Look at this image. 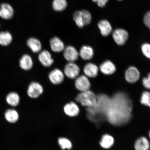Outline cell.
I'll use <instances>...</instances> for the list:
<instances>
[{"label":"cell","mask_w":150,"mask_h":150,"mask_svg":"<svg viewBox=\"0 0 150 150\" xmlns=\"http://www.w3.org/2000/svg\"><path fill=\"white\" fill-rule=\"evenodd\" d=\"M114 97L110 100L106 116L110 123L120 126L130 119L131 105L130 100L123 93L117 94Z\"/></svg>","instance_id":"6da1fadb"},{"label":"cell","mask_w":150,"mask_h":150,"mask_svg":"<svg viewBox=\"0 0 150 150\" xmlns=\"http://www.w3.org/2000/svg\"><path fill=\"white\" fill-rule=\"evenodd\" d=\"M76 102L86 108L95 106L97 102V97L93 91H88L80 92L75 97Z\"/></svg>","instance_id":"7a4b0ae2"},{"label":"cell","mask_w":150,"mask_h":150,"mask_svg":"<svg viewBox=\"0 0 150 150\" xmlns=\"http://www.w3.org/2000/svg\"><path fill=\"white\" fill-rule=\"evenodd\" d=\"M63 72L67 78L75 80L80 75V69L75 62H67L64 67Z\"/></svg>","instance_id":"3957f363"},{"label":"cell","mask_w":150,"mask_h":150,"mask_svg":"<svg viewBox=\"0 0 150 150\" xmlns=\"http://www.w3.org/2000/svg\"><path fill=\"white\" fill-rule=\"evenodd\" d=\"M44 88L42 84L37 81H33L28 85L27 94L30 98L37 99L44 93Z\"/></svg>","instance_id":"277c9868"},{"label":"cell","mask_w":150,"mask_h":150,"mask_svg":"<svg viewBox=\"0 0 150 150\" xmlns=\"http://www.w3.org/2000/svg\"><path fill=\"white\" fill-rule=\"evenodd\" d=\"M74 80V87L80 92L90 90L91 87V82L89 78L84 74L80 75Z\"/></svg>","instance_id":"5b68a950"},{"label":"cell","mask_w":150,"mask_h":150,"mask_svg":"<svg viewBox=\"0 0 150 150\" xmlns=\"http://www.w3.org/2000/svg\"><path fill=\"white\" fill-rule=\"evenodd\" d=\"M63 52V57L67 62H75L79 59V52L72 45L65 46Z\"/></svg>","instance_id":"8992f818"},{"label":"cell","mask_w":150,"mask_h":150,"mask_svg":"<svg viewBox=\"0 0 150 150\" xmlns=\"http://www.w3.org/2000/svg\"><path fill=\"white\" fill-rule=\"evenodd\" d=\"M65 76L63 71L59 68L52 69L49 73L48 78L50 81L53 85H58L64 81Z\"/></svg>","instance_id":"52a82bcc"},{"label":"cell","mask_w":150,"mask_h":150,"mask_svg":"<svg viewBox=\"0 0 150 150\" xmlns=\"http://www.w3.org/2000/svg\"><path fill=\"white\" fill-rule=\"evenodd\" d=\"M112 37L116 44L119 45H123L128 39L129 33L126 30L117 28L112 31Z\"/></svg>","instance_id":"ba28073f"},{"label":"cell","mask_w":150,"mask_h":150,"mask_svg":"<svg viewBox=\"0 0 150 150\" xmlns=\"http://www.w3.org/2000/svg\"><path fill=\"white\" fill-rule=\"evenodd\" d=\"M38 58L42 66L46 68L51 67L54 63L51 53L47 50H42L39 52Z\"/></svg>","instance_id":"9c48e42d"},{"label":"cell","mask_w":150,"mask_h":150,"mask_svg":"<svg viewBox=\"0 0 150 150\" xmlns=\"http://www.w3.org/2000/svg\"><path fill=\"white\" fill-rule=\"evenodd\" d=\"M50 45L52 51L55 53L63 52L65 47L64 42L58 37H54L50 39Z\"/></svg>","instance_id":"30bf717a"},{"label":"cell","mask_w":150,"mask_h":150,"mask_svg":"<svg viewBox=\"0 0 150 150\" xmlns=\"http://www.w3.org/2000/svg\"><path fill=\"white\" fill-rule=\"evenodd\" d=\"M14 14V10L12 6L8 3L1 4L0 7V17L4 20H10Z\"/></svg>","instance_id":"8fae6325"},{"label":"cell","mask_w":150,"mask_h":150,"mask_svg":"<svg viewBox=\"0 0 150 150\" xmlns=\"http://www.w3.org/2000/svg\"><path fill=\"white\" fill-rule=\"evenodd\" d=\"M34 62L33 58L29 54H25L22 55L19 60V66L22 70H30L33 68Z\"/></svg>","instance_id":"7c38bea8"},{"label":"cell","mask_w":150,"mask_h":150,"mask_svg":"<svg viewBox=\"0 0 150 150\" xmlns=\"http://www.w3.org/2000/svg\"><path fill=\"white\" fill-rule=\"evenodd\" d=\"M125 79L130 83H134L138 81L140 78V73L136 67H130L125 73Z\"/></svg>","instance_id":"4fadbf2b"},{"label":"cell","mask_w":150,"mask_h":150,"mask_svg":"<svg viewBox=\"0 0 150 150\" xmlns=\"http://www.w3.org/2000/svg\"><path fill=\"white\" fill-rule=\"evenodd\" d=\"M64 111L67 115L70 117H75L79 114V107L76 102H71L66 104L63 108Z\"/></svg>","instance_id":"5bb4252c"},{"label":"cell","mask_w":150,"mask_h":150,"mask_svg":"<svg viewBox=\"0 0 150 150\" xmlns=\"http://www.w3.org/2000/svg\"><path fill=\"white\" fill-rule=\"evenodd\" d=\"M84 74L88 78H94L98 74L99 68L95 64L88 63L84 65L83 69Z\"/></svg>","instance_id":"9a60e30c"},{"label":"cell","mask_w":150,"mask_h":150,"mask_svg":"<svg viewBox=\"0 0 150 150\" xmlns=\"http://www.w3.org/2000/svg\"><path fill=\"white\" fill-rule=\"evenodd\" d=\"M27 46L34 53H39L42 50V44L41 41L35 37H30L28 39Z\"/></svg>","instance_id":"2e32d148"},{"label":"cell","mask_w":150,"mask_h":150,"mask_svg":"<svg viewBox=\"0 0 150 150\" xmlns=\"http://www.w3.org/2000/svg\"><path fill=\"white\" fill-rule=\"evenodd\" d=\"M79 52V57L84 61H89L92 59L94 54L93 48L88 45L82 46Z\"/></svg>","instance_id":"e0dca14e"},{"label":"cell","mask_w":150,"mask_h":150,"mask_svg":"<svg viewBox=\"0 0 150 150\" xmlns=\"http://www.w3.org/2000/svg\"><path fill=\"white\" fill-rule=\"evenodd\" d=\"M98 27L103 36L107 37L112 33V29L111 24L108 21L102 20L98 23Z\"/></svg>","instance_id":"ac0fdd59"},{"label":"cell","mask_w":150,"mask_h":150,"mask_svg":"<svg viewBox=\"0 0 150 150\" xmlns=\"http://www.w3.org/2000/svg\"><path fill=\"white\" fill-rule=\"evenodd\" d=\"M6 102L12 107H16L19 104L21 98L19 94L15 91H12L7 94L5 98Z\"/></svg>","instance_id":"d6986e66"},{"label":"cell","mask_w":150,"mask_h":150,"mask_svg":"<svg viewBox=\"0 0 150 150\" xmlns=\"http://www.w3.org/2000/svg\"><path fill=\"white\" fill-rule=\"evenodd\" d=\"M115 65L110 61H105L100 66V70L103 74L109 75L112 74L116 71Z\"/></svg>","instance_id":"ffe728a7"},{"label":"cell","mask_w":150,"mask_h":150,"mask_svg":"<svg viewBox=\"0 0 150 150\" xmlns=\"http://www.w3.org/2000/svg\"><path fill=\"white\" fill-rule=\"evenodd\" d=\"M4 117L8 122L14 123L18 121L19 115L16 110L13 108H9L6 110Z\"/></svg>","instance_id":"44dd1931"},{"label":"cell","mask_w":150,"mask_h":150,"mask_svg":"<svg viewBox=\"0 0 150 150\" xmlns=\"http://www.w3.org/2000/svg\"><path fill=\"white\" fill-rule=\"evenodd\" d=\"M150 148L149 141L145 137H142L138 138L134 144L136 150H149Z\"/></svg>","instance_id":"7402d4cb"},{"label":"cell","mask_w":150,"mask_h":150,"mask_svg":"<svg viewBox=\"0 0 150 150\" xmlns=\"http://www.w3.org/2000/svg\"><path fill=\"white\" fill-rule=\"evenodd\" d=\"M13 39L12 35L9 31L0 32V45L4 47L9 46L12 43Z\"/></svg>","instance_id":"603a6c76"},{"label":"cell","mask_w":150,"mask_h":150,"mask_svg":"<svg viewBox=\"0 0 150 150\" xmlns=\"http://www.w3.org/2000/svg\"><path fill=\"white\" fill-rule=\"evenodd\" d=\"M114 139L109 134H105L103 135L100 141V145L103 149H109L113 146Z\"/></svg>","instance_id":"cb8c5ba5"},{"label":"cell","mask_w":150,"mask_h":150,"mask_svg":"<svg viewBox=\"0 0 150 150\" xmlns=\"http://www.w3.org/2000/svg\"><path fill=\"white\" fill-rule=\"evenodd\" d=\"M67 0H53L52 3V8L57 12H62L67 8Z\"/></svg>","instance_id":"d4e9b609"},{"label":"cell","mask_w":150,"mask_h":150,"mask_svg":"<svg viewBox=\"0 0 150 150\" xmlns=\"http://www.w3.org/2000/svg\"><path fill=\"white\" fill-rule=\"evenodd\" d=\"M73 19L77 27L81 28L84 27L81 10L76 11L73 16Z\"/></svg>","instance_id":"484cf974"},{"label":"cell","mask_w":150,"mask_h":150,"mask_svg":"<svg viewBox=\"0 0 150 150\" xmlns=\"http://www.w3.org/2000/svg\"><path fill=\"white\" fill-rule=\"evenodd\" d=\"M81 12L84 26L89 25L91 23L92 18L91 13L86 9L81 10Z\"/></svg>","instance_id":"4316f807"},{"label":"cell","mask_w":150,"mask_h":150,"mask_svg":"<svg viewBox=\"0 0 150 150\" xmlns=\"http://www.w3.org/2000/svg\"><path fill=\"white\" fill-rule=\"evenodd\" d=\"M58 143L62 149H70L72 147V143L67 138H59L58 140Z\"/></svg>","instance_id":"83f0119b"},{"label":"cell","mask_w":150,"mask_h":150,"mask_svg":"<svg viewBox=\"0 0 150 150\" xmlns=\"http://www.w3.org/2000/svg\"><path fill=\"white\" fill-rule=\"evenodd\" d=\"M140 102L142 104L150 108V92L145 91L142 93Z\"/></svg>","instance_id":"f1b7e54d"},{"label":"cell","mask_w":150,"mask_h":150,"mask_svg":"<svg viewBox=\"0 0 150 150\" xmlns=\"http://www.w3.org/2000/svg\"><path fill=\"white\" fill-rule=\"evenodd\" d=\"M142 53L146 57L150 59V44L148 43H144L142 46Z\"/></svg>","instance_id":"f546056e"},{"label":"cell","mask_w":150,"mask_h":150,"mask_svg":"<svg viewBox=\"0 0 150 150\" xmlns=\"http://www.w3.org/2000/svg\"><path fill=\"white\" fill-rule=\"evenodd\" d=\"M143 21L146 27L150 30V11H148L144 15Z\"/></svg>","instance_id":"4dcf8cb0"},{"label":"cell","mask_w":150,"mask_h":150,"mask_svg":"<svg viewBox=\"0 0 150 150\" xmlns=\"http://www.w3.org/2000/svg\"><path fill=\"white\" fill-rule=\"evenodd\" d=\"M142 82L144 87L146 89H150V73L147 77L143 79Z\"/></svg>","instance_id":"1f68e13d"},{"label":"cell","mask_w":150,"mask_h":150,"mask_svg":"<svg viewBox=\"0 0 150 150\" xmlns=\"http://www.w3.org/2000/svg\"><path fill=\"white\" fill-rule=\"evenodd\" d=\"M93 2L96 3L98 6L103 8L108 3V0H92Z\"/></svg>","instance_id":"d6a6232c"},{"label":"cell","mask_w":150,"mask_h":150,"mask_svg":"<svg viewBox=\"0 0 150 150\" xmlns=\"http://www.w3.org/2000/svg\"><path fill=\"white\" fill-rule=\"evenodd\" d=\"M149 138H150V131H149Z\"/></svg>","instance_id":"836d02e7"},{"label":"cell","mask_w":150,"mask_h":150,"mask_svg":"<svg viewBox=\"0 0 150 150\" xmlns=\"http://www.w3.org/2000/svg\"><path fill=\"white\" fill-rule=\"evenodd\" d=\"M117 1H122V0H117Z\"/></svg>","instance_id":"e575fe53"},{"label":"cell","mask_w":150,"mask_h":150,"mask_svg":"<svg viewBox=\"0 0 150 150\" xmlns=\"http://www.w3.org/2000/svg\"><path fill=\"white\" fill-rule=\"evenodd\" d=\"M0 27H1V24H0Z\"/></svg>","instance_id":"d590c367"}]
</instances>
